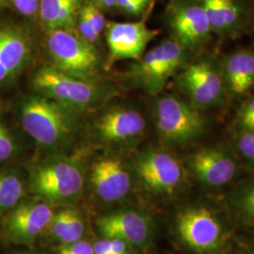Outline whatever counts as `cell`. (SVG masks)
I'll return each mask as SVG.
<instances>
[{
	"instance_id": "6da1fadb",
	"label": "cell",
	"mask_w": 254,
	"mask_h": 254,
	"mask_svg": "<svg viewBox=\"0 0 254 254\" xmlns=\"http://www.w3.org/2000/svg\"><path fill=\"white\" fill-rule=\"evenodd\" d=\"M13 109L20 127L46 154L69 153L80 115L34 91L17 97Z\"/></svg>"
},
{
	"instance_id": "7a4b0ae2",
	"label": "cell",
	"mask_w": 254,
	"mask_h": 254,
	"mask_svg": "<svg viewBox=\"0 0 254 254\" xmlns=\"http://www.w3.org/2000/svg\"><path fill=\"white\" fill-rule=\"evenodd\" d=\"M86 170L81 152L46 154L29 167L27 188L36 198L50 204L69 202L80 197Z\"/></svg>"
},
{
	"instance_id": "3957f363",
	"label": "cell",
	"mask_w": 254,
	"mask_h": 254,
	"mask_svg": "<svg viewBox=\"0 0 254 254\" xmlns=\"http://www.w3.org/2000/svg\"><path fill=\"white\" fill-rule=\"evenodd\" d=\"M31 86L34 92L78 115L100 107L111 94L108 86L98 79L76 77L49 64L39 67L34 72Z\"/></svg>"
},
{
	"instance_id": "277c9868",
	"label": "cell",
	"mask_w": 254,
	"mask_h": 254,
	"mask_svg": "<svg viewBox=\"0 0 254 254\" xmlns=\"http://www.w3.org/2000/svg\"><path fill=\"white\" fill-rule=\"evenodd\" d=\"M154 126L165 144H190L202 136L207 120L190 102L174 94L159 95L154 104Z\"/></svg>"
},
{
	"instance_id": "5b68a950",
	"label": "cell",
	"mask_w": 254,
	"mask_h": 254,
	"mask_svg": "<svg viewBox=\"0 0 254 254\" xmlns=\"http://www.w3.org/2000/svg\"><path fill=\"white\" fill-rule=\"evenodd\" d=\"M189 52L175 40L166 39L132 64L129 77L147 93L160 94L168 81L188 64Z\"/></svg>"
},
{
	"instance_id": "8992f818",
	"label": "cell",
	"mask_w": 254,
	"mask_h": 254,
	"mask_svg": "<svg viewBox=\"0 0 254 254\" xmlns=\"http://www.w3.org/2000/svg\"><path fill=\"white\" fill-rule=\"evenodd\" d=\"M46 51L55 69L86 79H97L101 68L94 45L84 40L75 29L47 31Z\"/></svg>"
},
{
	"instance_id": "52a82bcc",
	"label": "cell",
	"mask_w": 254,
	"mask_h": 254,
	"mask_svg": "<svg viewBox=\"0 0 254 254\" xmlns=\"http://www.w3.org/2000/svg\"><path fill=\"white\" fill-rule=\"evenodd\" d=\"M36 49V37L27 25L0 21V89L10 86L27 71Z\"/></svg>"
},
{
	"instance_id": "ba28073f",
	"label": "cell",
	"mask_w": 254,
	"mask_h": 254,
	"mask_svg": "<svg viewBox=\"0 0 254 254\" xmlns=\"http://www.w3.org/2000/svg\"><path fill=\"white\" fill-rule=\"evenodd\" d=\"M176 81L187 100L200 110L220 106L229 95L219 64L209 57L187 64Z\"/></svg>"
},
{
	"instance_id": "9c48e42d",
	"label": "cell",
	"mask_w": 254,
	"mask_h": 254,
	"mask_svg": "<svg viewBox=\"0 0 254 254\" xmlns=\"http://www.w3.org/2000/svg\"><path fill=\"white\" fill-rule=\"evenodd\" d=\"M147 121L138 109L115 105L102 110L92 120L90 132L93 139L107 146L130 145L145 134Z\"/></svg>"
},
{
	"instance_id": "30bf717a",
	"label": "cell",
	"mask_w": 254,
	"mask_h": 254,
	"mask_svg": "<svg viewBox=\"0 0 254 254\" xmlns=\"http://www.w3.org/2000/svg\"><path fill=\"white\" fill-rule=\"evenodd\" d=\"M133 170L146 190L158 196L173 195L185 178L179 159L161 149H148L137 154Z\"/></svg>"
},
{
	"instance_id": "8fae6325",
	"label": "cell",
	"mask_w": 254,
	"mask_h": 254,
	"mask_svg": "<svg viewBox=\"0 0 254 254\" xmlns=\"http://www.w3.org/2000/svg\"><path fill=\"white\" fill-rule=\"evenodd\" d=\"M176 232L185 245L200 254L217 252L225 240L218 216L201 205L182 210L176 218Z\"/></svg>"
},
{
	"instance_id": "7c38bea8",
	"label": "cell",
	"mask_w": 254,
	"mask_h": 254,
	"mask_svg": "<svg viewBox=\"0 0 254 254\" xmlns=\"http://www.w3.org/2000/svg\"><path fill=\"white\" fill-rule=\"evenodd\" d=\"M171 38L189 51L211 41L213 32L199 0H171L166 11Z\"/></svg>"
},
{
	"instance_id": "4fadbf2b",
	"label": "cell",
	"mask_w": 254,
	"mask_h": 254,
	"mask_svg": "<svg viewBox=\"0 0 254 254\" xmlns=\"http://www.w3.org/2000/svg\"><path fill=\"white\" fill-rule=\"evenodd\" d=\"M53 216L51 204L45 200H22L1 218L2 232L10 242L28 245L48 230Z\"/></svg>"
},
{
	"instance_id": "5bb4252c",
	"label": "cell",
	"mask_w": 254,
	"mask_h": 254,
	"mask_svg": "<svg viewBox=\"0 0 254 254\" xmlns=\"http://www.w3.org/2000/svg\"><path fill=\"white\" fill-rule=\"evenodd\" d=\"M89 182L98 200L113 203L128 195L133 184V174L128 164L117 154H102L90 165Z\"/></svg>"
},
{
	"instance_id": "9a60e30c",
	"label": "cell",
	"mask_w": 254,
	"mask_h": 254,
	"mask_svg": "<svg viewBox=\"0 0 254 254\" xmlns=\"http://www.w3.org/2000/svg\"><path fill=\"white\" fill-rule=\"evenodd\" d=\"M152 9L149 11H151ZM145 16L136 22H109L105 27L106 42L111 64L120 61H137L159 31L147 26Z\"/></svg>"
},
{
	"instance_id": "2e32d148",
	"label": "cell",
	"mask_w": 254,
	"mask_h": 254,
	"mask_svg": "<svg viewBox=\"0 0 254 254\" xmlns=\"http://www.w3.org/2000/svg\"><path fill=\"white\" fill-rule=\"evenodd\" d=\"M188 164L195 178L208 188L227 185L237 173L235 157L218 146H207L195 151L189 156Z\"/></svg>"
},
{
	"instance_id": "e0dca14e",
	"label": "cell",
	"mask_w": 254,
	"mask_h": 254,
	"mask_svg": "<svg viewBox=\"0 0 254 254\" xmlns=\"http://www.w3.org/2000/svg\"><path fill=\"white\" fill-rule=\"evenodd\" d=\"M101 236L121 239L132 247L148 245L153 236L151 219L136 210H121L102 216L96 221Z\"/></svg>"
},
{
	"instance_id": "ac0fdd59",
	"label": "cell",
	"mask_w": 254,
	"mask_h": 254,
	"mask_svg": "<svg viewBox=\"0 0 254 254\" xmlns=\"http://www.w3.org/2000/svg\"><path fill=\"white\" fill-rule=\"evenodd\" d=\"M213 34L223 38L238 35L246 27L250 11L244 0H199Z\"/></svg>"
},
{
	"instance_id": "d6986e66",
	"label": "cell",
	"mask_w": 254,
	"mask_h": 254,
	"mask_svg": "<svg viewBox=\"0 0 254 254\" xmlns=\"http://www.w3.org/2000/svg\"><path fill=\"white\" fill-rule=\"evenodd\" d=\"M228 94L237 98L249 95L254 89V50L238 49L219 64Z\"/></svg>"
},
{
	"instance_id": "ffe728a7",
	"label": "cell",
	"mask_w": 254,
	"mask_h": 254,
	"mask_svg": "<svg viewBox=\"0 0 254 254\" xmlns=\"http://www.w3.org/2000/svg\"><path fill=\"white\" fill-rule=\"evenodd\" d=\"M79 9V0H41L39 19L47 31L75 29Z\"/></svg>"
},
{
	"instance_id": "44dd1931",
	"label": "cell",
	"mask_w": 254,
	"mask_h": 254,
	"mask_svg": "<svg viewBox=\"0 0 254 254\" xmlns=\"http://www.w3.org/2000/svg\"><path fill=\"white\" fill-rule=\"evenodd\" d=\"M27 179L18 168L11 165L0 167V219L25 200Z\"/></svg>"
},
{
	"instance_id": "7402d4cb",
	"label": "cell",
	"mask_w": 254,
	"mask_h": 254,
	"mask_svg": "<svg viewBox=\"0 0 254 254\" xmlns=\"http://www.w3.org/2000/svg\"><path fill=\"white\" fill-rule=\"evenodd\" d=\"M49 232L62 245L82 240L85 234V221L81 213L73 207H65L54 213Z\"/></svg>"
},
{
	"instance_id": "603a6c76",
	"label": "cell",
	"mask_w": 254,
	"mask_h": 254,
	"mask_svg": "<svg viewBox=\"0 0 254 254\" xmlns=\"http://www.w3.org/2000/svg\"><path fill=\"white\" fill-rule=\"evenodd\" d=\"M234 209L239 220L247 226L254 225V181L249 183L236 192Z\"/></svg>"
},
{
	"instance_id": "cb8c5ba5",
	"label": "cell",
	"mask_w": 254,
	"mask_h": 254,
	"mask_svg": "<svg viewBox=\"0 0 254 254\" xmlns=\"http://www.w3.org/2000/svg\"><path fill=\"white\" fill-rule=\"evenodd\" d=\"M20 152L18 138L12 129L0 118V167L10 162Z\"/></svg>"
},
{
	"instance_id": "d4e9b609",
	"label": "cell",
	"mask_w": 254,
	"mask_h": 254,
	"mask_svg": "<svg viewBox=\"0 0 254 254\" xmlns=\"http://www.w3.org/2000/svg\"><path fill=\"white\" fill-rule=\"evenodd\" d=\"M79 11L88 20L95 33L100 37L101 33L105 30V27L107 25L106 19L104 14L102 13L101 9L94 6L88 0L80 5Z\"/></svg>"
},
{
	"instance_id": "484cf974",
	"label": "cell",
	"mask_w": 254,
	"mask_h": 254,
	"mask_svg": "<svg viewBox=\"0 0 254 254\" xmlns=\"http://www.w3.org/2000/svg\"><path fill=\"white\" fill-rule=\"evenodd\" d=\"M238 130L254 131V93L240 107L236 115Z\"/></svg>"
},
{
	"instance_id": "4316f807",
	"label": "cell",
	"mask_w": 254,
	"mask_h": 254,
	"mask_svg": "<svg viewBox=\"0 0 254 254\" xmlns=\"http://www.w3.org/2000/svg\"><path fill=\"white\" fill-rule=\"evenodd\" d=\"M237 151L246 160L254 164V131L238 130L236 137Z\"/></svg>"
},
{
	"instance_id": "83f0119b",
	"label": "cell",
	"mask_w": 254,
	"mask_h": 254,
	"mask_svg": "<svg viewBox=\"0 0 254 254\" xmlns=\"http://www.w3.org/2000/svg\"><path fill=\"white\" fill-rule=\"evenodd\" d=\"M154 0H116L119 9L128 15L139 16L153 8Z\"/></svg>"
},
{
	"instance_id": "f1b7e54d",
	"label": "cell",
	"mask_w": 254,
	"mask_h": 254,
	"mask_svg": "<svg viewBox=\"0 0 254 254\" xmlns=\"http://www.w3.org/2000/svg\"><path fill=\"white\" fill-rule=\"evenodd\" d=\"M40 2L41 0H10L9 7L24 18L36 20L39 19Z\"/></svg>"
},
{
	"instance_id": "f546056e",
	"label": "cell",
	"mask_w": 254,
	"mask_h": 254,
	"mask_svg": "<svg viewBox=\"0 0 254 254\" xmlns=\"http://www.w3.org/2000/svg\"><path fill=\"white\" fill-rule=\"evenodd\" d=\"M75 30L84 40H86L87 42H89L92 45H95L99 40V36L95 33V31L93 30V28L90 25V23L88 22V20L80 11L78 13L77 19H76Z\"/></svg>"
},
{
	"instance_id": "4dcf8cb0",
	"label": "cell",
	"mask_w": 254,
	"mask_h": 254,
	"mask_svg": "<svg viewBox=\"0 0 254 254\" xmlns=\"http://www.w3.org/2000/svg\"><path fill=\"white\" fill-rule=\"evenodd\" d=\"M57 254H93V247L88 241L79 240L71 244L62 246Z\"/></svg>"
},
{
	"instance_id": "1f68e13d",
	"label": "cell",
	"mask_w": 254,
	"mask_h": 254,
	"mask_svg": "<svg viewBox=\"0 0 254 254\" xmlns=\"http://www.w3.org/2000/svg\"><path fill=\"white\" fill-rule=\"evenodd\" d=\"M111 241V249L112 254H131L132 246L129 245L127 242L116 239V238H109Z\"/></svg>"
},
{
	"instance_id": "d6a6232c",
	"label": "cell",
	"mask_w": 254,
	"mask_h": 254,
	"mask_svg": "<svg viewBox=\"0 0 254 254\" xmlns=\"http://www.w3.org/2000/svg\"><path fill=\"white\" fill-rule=\"evenodd\" d=\"M93 254H112L111 241L109 238L103 237L93 245Z\"/></svg>"
},
{
	"instance_id": "836d02e7",
	"label": "cell",
	"mask_w": 254,
	"mask_h": 254,
	"mask_svg": "<svg viewBox=\"0 0 254 254\" xmlns=\"http://www.w3.org/2000/svg\"><path fill=\"white\" fill-rule=\"evenodd\" d=\"M116 6V0H103L101 9H112Z\"/></svg>"
},
{
	"instance_id": "e575fe53",
	"label": "cell",
	"mask_w": 254,
	"mask_h": 254,
	"mask_svg": "<svg viewBox=\"0 0 254 254\" xmlns=\"http://www.w3.org/2000/svg\"><path fill=\"white\" fill-rule=\"evenodd\" d=\"M10 0H0V9H5L9 7Z\"/></svg>"
},
{
	"instance_id": "d590c367",
	"label": "cell",
	"mask_w": 254,
	"mask_h": 254,
	"mask_svg": "<svg viewBox=\"0 0 254 254\" xmlns=\"http://www.w3.org/2000/svg\"><path fill=\"white\" fill-rule=\"evenodd\" d=\"M89 1L91 2L94 6H96V7H98L99 9H101V7H102V1H103V0H89Z\"/></svg>"
},
{
	"instance_id": "8d00e7d4",
	"label": "cell",
	"mask_w": 254,
	"mask_h": 254,
	"mask_svg": "<svg viewBox=\"0 0 254 254\" xmlns=\"http://www.w3.org/2000/svg\"><path fill=\"white\" fill-rule=\"evenodd\" d=\"M251 250H252V254H254V237L253 238V242L251 245Z\"/></svg>"
},
{
	"instance_id": "74e56055",
	"label": "cell",
	"mask_w": 254,
	"mask_h": 254,
	"mask_svg": "<svg viewBox=\"0 0 254 254\" xmlns=\"http://www.w3.org/2000/svg\"><path fill=\"white\" fill-rule=\"evenodd\" d=\"M2 109H3V104H2V101L0 99V114L2 112Z\"/></svg>"
},
{
	"instance_id": "f35d334b",
	"label": "cell",
	"mask_w": 254,
	"mask_h": 254,
	"mask_svg": "<svg viewBox=\"0 0 254 254\" xmlns=\"http://www.w3.org/2000/svg\"></svg>"
}]
</instances>
